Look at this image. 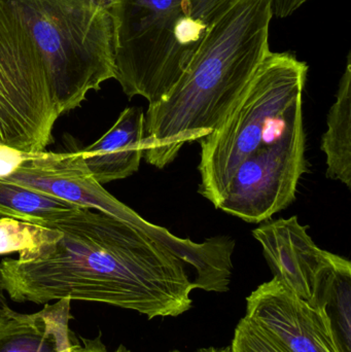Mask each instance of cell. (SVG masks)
<instances>
[{"label": "cell", "mask_w": 351, "mask_h": 352, "mask_svg": "<svg viewBox=\"0 0 351 352\" xmlns=\"http://www.w3.org/2000/svg\"><path fill=\"white\" fill-rule=\"evenodd\" d=\"M235 0H113L115 80L154 104L189 66Z\"/></svg>", "instance_id": "3957f363"}, {"label": "cell", "mask_w": 351, "mask_h": 352, "mask_svg": "<svg viewBox=\"0 0 351 352\" xmlns=\"http://www.w3.org/2000/svg\"><path fill=\"white\" fill-rule=\"evenodd\" d=\"M303 119L265 142L235 169L214 207L247 223L271 219L296 199L307 171Z\"/></svg>", "instance_id": "52a82bcc"}, {"label": "cell", "mask_w": 351, "mask_h": 352, "mask_svg": "<svg viewBox=\"0 0 351 352\" xmlns=\"http://www.w3.org/2000/svg\"><path fill=\"white\" fill-rule=\"evenodd\" d=\"M270 0H235L164 98L144 116V158L165 168L185 144L207 136L269 53Z\"/></svg>", "instance_id": "7a4b0ae2"}, {"label": "cell", "mask_w": 351, "mask_h": 352, "mask_svg": "<svg viewBox=\"0 0 351 352\" xmlns=\"http://www.w3.org/2000/svg\"><path fill=\"white\" fill-rule=\"evenodd\" d=\"M10 306L8 305V299H6L5 294L0 289V324L6 320L8 314L12 311Z\"/></svg>", "instance_id": "44dd1931"}, {"label": "cell", "mask_w": 351, "mask_h": 352, "mask_svg": "<svg viewBox=\"0 0 351 352\" xmlns=\"http://www.w3.org/2000/svg\"><path fill=\"white\" fill-rule=\"evenodd\" d=\"M309 303L325 308L342 351L351 352V264L333 254Z\"/></svg>", "instance_id": "5bb4252c"}, {"label": "cell", "mask_w": 351, "mask_h": 352, "mask_svg": "<svg viewBox=\"0 0 351 352\" xmlns=\"http://www.w3.org/2000/svg\"><path fill=\"white\" fill-rule=\"evenodd\" d=\"M33 223L28 248L0 262V289L12 301L93 302L148 320L191 309L185 263L130 223L80 206Z\"/></svg>", "instance_id": "6da1fadb"}, {"label": "cell", "mask_w": 351, "mask_h": 352, "mask_svg": "<svg viewBox=\"0 0 351 352\" xmlns=\"http://www.w3.org/2000/svg\"><path fill=\"white\" fill-rule=\"evenodd\" d=\"M2 179L57 197L80 207L113 215L131 226L139 214L109 194L89 173L80 151L36 153L12 175Z\"/></svg>", "instance_id": "9c48e42d"}, {"label": "cell", "mask_w": 351, "mask_h": 352, "mask_svg": "<svg viewBox=\"0 0 351 352\" xmlns=\"http://www.w3.org/2000/svg\"><path fill=\"white\" fill-rule=\"evenodd\" d=\"M197 352H230V347H220V349L208 347V349H200V351Z\"/></svg>", "instance_id": "7402d4cb"}, {"label": "cell", "mask_w": 351, "mask_h": 352, "mask_svg": "<svg viewBox=\"0 0 351 352\" xmlns=\"http://www.w3.org/2000/svg\"><path fill=\"white\" fill-rule=\"evenodd\" d=\"M230 352H292L274 335L251 318H241L235 329Z\"/></svg>", "instance_id": "2e32d148"}, {"label": "cell", "mask_w": 351, "mask_h": 352, "mask_svg": "<svg viewBox=\"0 0 351 352\" xmlns=\"http://www.w3.org/2000/svg\"><path fill=\"white\" fill-rule=\"evenodd\" d=\"M60 116L28 31L0 0V146L45 152Z\"/></svg>", "instance_id": "8992f818"}, {"label": "cell", "mask_w": 351, "mask_h": 352, "mask_svg": "<svg viewBox=\"0 0 351 352\" xmlns=\"http://www.w3.org/2000/svg\"><path fill=\"white\" fill-rule=\"evenodd\" d=\"M78 207L57 197L0 178V215L35 223Z\"/></svg>", "instance_id": "9a60e30c"}, {"label": "cell", "mask_w": 351, "mask_h": 352, "mask_svg": "<svg viewBox=\"0 0 351 352\" xmlns=\"http://www.w3.org/2000/svg\"><path fill=\"white\" fill-rule=\"evenodd\" d=\"M307 72L293 54L268 53L224 120L200 142L201 196L216 204L236 167L270 142L271 127L303 113Z\"/></svg>", "instance_id": "5b68a950"}, {"label": "cell", "mask_w": 351, "mask_h": 352, "mask_svg": "<svg viewBox=\"0 0 351 352\" xmlns=\"http://www.w3.org/2000/svg\"><path fill=\"white\" fill-rule=\"evenodd\" d=\"M321 148L327 157V177L351 188V63L348 58L336 102L328 115Z\"/></svg>", "instance_id": "4fadbf2b"}, {"label": "cell", "mask_w": 351, "mask_h": 352, "mask_svg": "<svg viewBox=\"0 0 351 352\" xmlns=\"http://www.w3.org/2000/svg\"><path fill=\"white\" fill-rule=\"evenodd\" d=\"M272 14L282 19L294 14L309 0H270Z\"/></svg>", "instance_id": "ffe728a7"}, {"label": "cell", "mask_w": 351, "mask_h": 352, "mask_svg": "<svg viewBox=\"0 0 351 352\" xmlns=\"http://www.w3.org/2000/svg\"><path fill=\"white\" fill-rule=\"evenodd\" d=\"M35 223L12 217L0 219V254L21 252L34 236Z\"/></svg>", "instance_id": "e0dca14e"}, {"label": "cell", "mask_w": 351, "mask_h": 352, "mask_svg": "<svg viewBox=\"0 0 351 352\" xmlns=\"http://www.w3.org/2000/svg\"><path fill=\"white\" fill-rule=\"evenodd\" d=\"M70 304V300H59L34 314L12 310L0 324V352H68Z\"/></svg>", "instance_id": "7c38bea8"}, {"label": "cell", "mask_w": 351, "mask_h": 352, "mask_svg": "<svg viewBox=\"0 0 351 352\" xmlns=\"http://www.w3.org/2000/svg\"><path fill=\"white\" fill-rule=\"evenodd\" d=\"M68 352H131L129 349H126L124 345H120L117 351H109L105 346L101 337V332L98 336L93 339L76 338L73 333L71 334V344H70L69 351ZM171 352H181L174 351Z\"/></svg>", "instance_id": "d6986e66"}, {"label": "cell", "mask_w": 351, "mask_h": 352, "mask_svg": "<svg viewBox=\"0 0 351 352\" xmlns=\"http://www.w3.org/2000/svg\"><path fill=\"white\" fill-rule=\"evenodd\" d=\"M41 57L60 113L115 78L113 0H8Z\"/></svg>", "instance_id": "277c9868"}, {"label": "cell", "mask_w": 351, "mask_h": 352, "mask_svg": "<svg viewBox=\"0 0 351 352\" xmlns=\"http://www.w3.org/2000/svg\"><path fill=\"white\" fill-rule=\"evenodd\" d=\"M245 316L292 352H343L325 308L311 305L275 277L247 297Z\"/></svg>", "instance_id": "ba28073f"}, {"label": "cell", "mask_w": 351, "mask_h": 352, "mask_svg": "<svg viewBox=\"0 0 351 352\" xmlns=\"http://www.w3.org/2000/svg\"><path fill=\"white\" fill-rule=\"evenodd\" d=\"M36 153L21 152L8 146H0V178H6L16 173L23 163L32 158Z\"/></svg>", "instance_id": "ac0fdd59"}, {"label": "cell", "mask_w": 351, "mask_h": 352, "mask_svg": "<svg viewBox=\"0 0 351 352\" xmlns=\"http://www.w3.org/2000/svg\"><path fill=\"white\" fill-rule=\"evenodd\" d=\"M144 133L141 107L124 109L106 133L80 151L89 173L102 186L134 175L144 158Z\"/></svg>", "instance_id": "8fae6325"}, {"label": "cell", "mask_w": 351, "mask_h": 352, "mask_svg": "<svg viewBox=\"0 0 351 352\" xmlns=\"http://www.w3.org/2000/svg\"><path fill=\"white\" fill-rule=\"evenodd\" d=\"M307 229L292 217L267 221L253 230V236L261 244L274 277L310 302L333 254L319 248Z\"/></svg>", "instance_id": "30bf717a"}]
</instances>
